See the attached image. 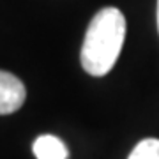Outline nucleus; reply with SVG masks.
Wrapping results in <instances>:
<instances>
[{"instance_id":"f03ea898","label":"nucleus","mask_w":159,"mask_h":159,"mask_svg":"<svg viewBox=\"0 0 159 159\" xmlns=\"http://www.w3.org/2000/svg\"><path fill=\"white\" fill-rule=\"evenodd\" d=\"M27 90L18 76L0 71V115L14 113L23 106Z\"/></svg>"},{"instance_id":"20e7f679","label":"nucleus","mask_w":159,"mask_h":159,"mask_svg":"<svg viewBox=\"0 0 159 159\" xmlns=\"http://www.w3.org/2000/svg\"><path fill=\"white\" fill-rule=\"evenodd\" d=\"M127 159H159V140L145 138L133 148Z\"/></svg>"},{"instance_id":"7ed1b4c3","label":"nucleus","mask_w":159,"mask_h":159,"mask_svg":"<svg viewBox=\"0 0 159 159\" xmlns=\"http://www.w3.org/2000/svg\"><path fill=\"white\" fill-rule=\"evenodd\" d=\"M37 159H67V147L60 138L53 134H43L32 145Z\"/></svg>"},{"instance_id":"39448f33","label":"nucleus","mask_w":159,"mask_h":159,"mask_svg":"<svg viewBox=\"0 0 159 159\" xmlns=\"http://www.w3.org/2000/svg\"><path fill=\"white\" fill-rule=\"evenodd\" d=\"M157 29H159V0H157Z\"/></svg>"},{"instance_id":"f257e3e1","label":"nucleus","mask_w":159,"mask_h":159,"mask_svg":"<svg viewBox=\"0 0 159 159\" xmlns=\"http://www.w3.org/2000/svg\"><path fill=\"white\" fill-rule=\"evenodd\" d=\"M125 39V18L117 7H104L92 18L85 32L80 60L90 76L111 71Z\"/></svg>"}]
</instances>
